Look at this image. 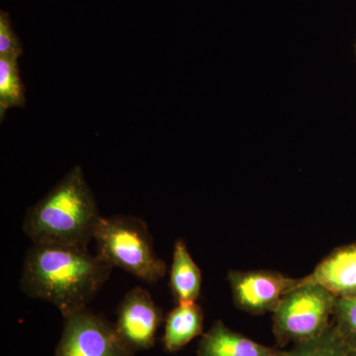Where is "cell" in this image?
Listing matches in <instances>:
<instances>
[{"instance_id": "cell-12", "label": "cell", "mask_w": 356, "mask_h": 356, "mask_svg": "<svg viewBox=\"0 0 356 356\" xmlns=\"http://www.w3.org/2000/svg\"><path fill=\"white\" fill-rule=\"evenodd\" d=\"M24 105L25 88L18 58L0 57V120H4L7 110Z\"/></svg>"}, {"instance_id": "cell-4", "label": "cell", "mask_w": 356, "mask_h": 356, "mask_svg": "<svg viewBox=\"0 0 356 356\" xmlns=\"http://www.w3.org/2000/svg\"><path fill=\"white\" fill-rule=\"evenodd\" d=\"M337 297L315 284H299L273 311V334L280 346L324 334L332 324Z\"/></svg>"}, {"instance_id": "cell-1", "label": "cell", "mask_w": 356, "mask_h": 356, "mask_svg": "<svg viewBox=\"0 0 356 356\" xmlns=\"http://www.w3.org/2000/svg\"><path fill=\"white\" fill-rule=\"evenodd\" d=\"M112 269L88 247L33 243L23 264L20 288L30 298L53 304L65 318L88 308Z\"/></svg>"}, {"instance_id": "cell-11", "label": "cell", "mask_w": 356, "mask_h": 356, "mask_svg": "<svg viewBox=\"0 0 356 356\" xmlns=\"http://www.w3.org/2000/svg\"><path fill=\"white\" fill-rule=\"evenodd\" d=\"M200 268L189 254L188 248L182 240L175 243L170 286L177 303L196 302L201 292Z\"/></svg>"}, {"instance_id": "cell-16", "label": "cell", "mask_w": 356, "mask_h": 356, "mask_svg": "<svg viewBox=\"0 0 356 356\" xmlns=\"http://www.w3.org/2000/svg\"><path fill=\"white\" fill-rule=\"evenodd\" d=\"M348 356H356V350H350V353H348Z\"/></svg>"}, {"instance_id": "cell-17", "label": "cell", "mask_w": 356, "mask_h": 356, "mask_svg": "<svg viewBox=\"0 0 356 356\" xmlns=\"http://www.w3.org/2000/svg\"><path fill=\"white\" fill-rule=\"evenodd\" d=\"M355 55H356V42H355Z\"/></svg>"}, {"instance_id": "cell-8", "label": "cell", "mask_w": 356, "mask_h": 356, "mask_svg": "<svg viewBox=\"0 0 356 356\" xmlns=\"http://www.w3.org/2000/svg\"><path fill=\"white\" fill-rule=\"evenodd\" d=\"M299 284L325 288L337 298L356 296V243L332 250Z\"/></svg>"}, {"instance_id": "cell-3", "label": "cell", "mask_w": 356, "mask_h": 356, "mask_svg": "<svg viewBox=\"0 0 356 356\" xmlns=\"http://www.w3.org/2000/svg\"><path fill=\"white\" fill-rule=\"evenodd\" d=\"M93 240L97 254L113 267L154 284L166 274V264L156 255L147 222L130 215L102 217Z\"/></svg>"}, {"instance_id": "cell-7", "label": "cell", "mask_w": 356, "mask_h": 356, "mask_svg": "<svg viewBox=\"0 0 356 356\" xmlns=\"http://www.w3.org/2000/svg\"><path fill=\"white\" fill-rule=\"evenodd\" d=\"M116 314L117 331L134 353L153 348L163 312L149 291L133 288L122 299Z\"/></svg>"}, {"instance_id": "cell-2", "label": "cell", "mask_w": 356, "mask_h": 356, "mask_svg": "<svg viewBox=\"0 0 356 356\" xmlns=\"http://www.w3.org/2000/svg\"><path fill=\"white\" fill-rule=\"evenodd\" d=\"M102 217L83 170L76 165L28 209L22 229L33 243L88 247Z\"/></svg>"}, {"instance_id": "cell-6", "label": "cell", "mask_w": 356, "mask_h": 356, "mask_svg": "<svg viewBox=\"0 0 356 356\" xmlns=\"http://www.w3.org/2000/svg\"><path fill=\"white\" fill-rule=\"evenodd\" d=\"M228 280L234 303L240 310L262 315L275 310L299 280L266 270H231Z\"/></svg>"}, {"instance_id": "cell-13", "label": "cell", "mask_w": 356, "mask_h": 356, "mask_svg": "<svg viewBox=\"0 0 356 356\" xmlns=\"http://www.w3.org/2000/svg\"><path fill=\"white\" fill-rule=\"evenodd\" d=\"M351 348L334 325L315 339L293 344L290 350H284L282 356H348Z\"/></svg>"}, {"instance_id": "cell-15", "label": "cell", "mask_w": 356, "mask_h": 356, "mask_svg": "<svg viewBox=\"0 0 356 356\" xmlns=\"http://www.w3.org/2000/svg\"><path fill=\"white\" fill-rule=\"evenodd\" d=\"M22 54V43L14 31L9 14L0 11V57L19 58Z\"/></svg>"}, {"instance_id": "cell-9", "label": "cell", "mask_w": 356, "mask_h": 356, "mask_svg": "<svg viewBox=\"0 0 356 356\" xmlns=\"http://www.w3.org/2000/svg\"><path fill=\"white\" fill-rule=\"evenodd\" d=\"M283 353L232 331L217 321L199 341L197 356H282Z\"/></svg>"}, {"instance_id": "cell-5", "label": "cell", "mask_w": 356, "mask_h": 356, "mask_svg": "<svg viewBox=\"0 0 356 356\" xmlns=\"http://www.w3.org/2000/svg\"><path fill=\"white\" fill-rule=\"evenodd\" d=\"M54 356H134L115 324L88 308L65 317Z\"/></svg>"}, {"instance_id": "cell-10", "label": "cell", "mask_w": 356, "mask_h": 356, "mask_svg": "<svg viewBox=\"0 0 356 356\" xmlns=\"http://www.w3.org/2000/svg\"><path fill=\"white\" fill-rule=\"evenodd\" d=\"M203 312L196 302H182L165 320L163 343L168 353H177L203 331Z\"/></svg>"}, {"instance_id": "cell-14", "label": "cell", "mask_w": 356, "mask_h": 356, "mask_svg": "<svg viewBox=\"0 0 356 356\" xmlns=\"http://www.w3.org/2000/svg\"><path fill=\"white\" fill-rule=\"evenodd\" d=\"M332 325L351 350H356V296L337 298Z\"/></svg>"}]
</instances>
